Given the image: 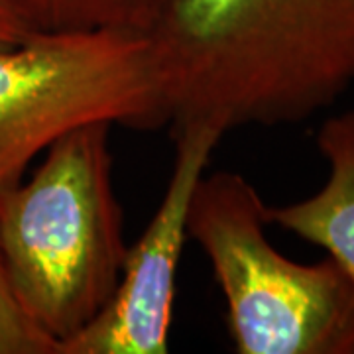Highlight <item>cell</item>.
I'll return each instance as SVG.
<instances>
[{"label":"cell","mask_w":354,"mask_h":354,"mask_svg":"<svg viewBox=\"0 0 354 354\" xmlns=\"http://www.w3.org/2000/svg\"><path fill=\"white\" fill-rule=\"evenodd\" d=\"M167 124H295L354 85V0H164L146 34Z\"/></svg>","instance_id":"cell-1"},{"label":"cell","mask_w":354,"mask_h":354,"mask_svg":"<svg viewBox=\"0 0 354 354\" xmlns=\"http://www.w3.org/2000/svg\"><path fill=\"white\" fill-rule=\"evenodd\" d=\"M109 122L55 140L28 181L0 191V250L18 301L62 348L111 301L128 246Z\"/></svg>","instance_id":"cell-2"},{"label":"cell","mask_w":354,"mask_h":354,"mask_svg":"<svg viewBox=\"0 0 354 354\" xmlns=\"http://www.w3.org/2000/svg\"><path fill=\"white\" fill-rule=\"evenodd\" d=\"M268 205L234 171L203 174L187 236L209 258L241 354H354V278L335 258L299 264L266 236Z\"/></svg>","instance_id":"cell-3"},{"label":"cell","mask_w":354,"mask_h":354,"mask_svg":"<svg viewBox=\"0 0 354 354\" xmlns=\"http://www.w3.org/2000/svg\"><path fill=\"white\" fill-rule=\"evenodd\" d=\"M91 122L165 127L146 34L30 32L0 51V191L64 134Z\"/></svg>","instance_id":"cell-4"},{"label":"cell","mask_w":354,"mask_h":354,"mask_svg":"<svg viewBox=\"0 0 354 354\" xmlns=\"http://www.w3.org/2000/svg\"><path fill=\"white\" fill-rule=\"evenodd\" d=\"M176 156L164 197L138 242L128 248L111 301L59 354H165L171 327L179 256L197 181L225 136L191 122L174 128Z\"/></svg>","instance_id":"cell-5"},{"label":"cell","mask_w":354,"mask_h":354,"mask_svg":"<svg viewBox=\"0 0 354 354\" xmlns=\"http://www.w3.org/2000/svg\"><path fill=\"white\" fill-rule=\"evenodd\" d=\"M317 148L329 164V179L304 201L268 207V223L325 248L354 278V109L327 118Z\"/></svg>","instance_id":"cell-6"},{"label":"cell","mask_w":354,"mask_h":354,"mask_svg":"<svg viewBox=\"0 0 354 354\" xmlns=\"http://www.w3.org/2000/svg\"><path fill=\"white\" fill-rule=\"evenodd\" d=\"M30 32L122 30L148 34L164 0H8Z\"/></svg>","instance_id":"cell-7"},{"label":"cell","mask_w":354,"mask_h":354,"mask_svg":"<svg viewBox=\"0 0 354 354\" xmlns=\"http://www.w3.org/2000/svg\"><path fill=\"white\" fill-rule=\"evenodd\" d=\"M0 354H59L51 337L26 315L12 290L0 250Z\"/></svg>","instance_id":"cell-8"},{"label":"cell","mask_w":354,"mask_h":354,"mask_svg":"<svg viewBox=\"0 0 354 354\" xmlns=\"http://www.w3.org/2000/svg\"><path fill=\"white\" fill-rule=\"evenodd\" d=\"M30 34V28L8 0H0V51L16 48Z\"/></svg>","instance_id":"cell-9"}]
</instances>
